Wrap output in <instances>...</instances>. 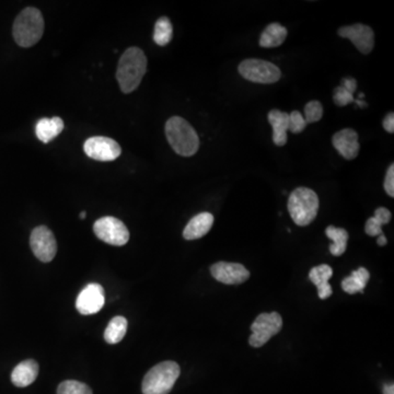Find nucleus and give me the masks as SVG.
<instances>
[{"instance_id": "19", "label": "nucleus", "mask_w": 394, "mask_h": 394, "mask_svg": "<svg viewBox=\"0 0 394 394\" xmlns=\"http://www.w3.org/2000/svg\"><path fill=\"white\" fill-rule=\"evenodd\" d=\"M64 121L58 116L43 117L37 122L35 134L42 143L47 144L64 131Z\"/></svg>"}, {"instance_id": "20", "label": "nucleus", "mask_w": 394, "mask_h": 394, "mask_svg": "<svg viewBox=\"0 0 394 394\" xmlns=\"http://www.w3.org/2000/svg\"><path fill=\"white\" fill-rule=\"evenodd\" d=\"M287 37V29L279 23H271L262 32L260 37V46L264 49L281 46Z\"/></svg>"}, {"instance_id": "26", "label": "nucleus", "mask_w": 394, "mask_h": 394, "mask_svg": "<svg viewBox=\"0 0 394 394\" xmlns=\"http://www.w3.org/2000/svg\"><path fill=\"white\" fill-rule=\"evenodd\" d=\"M323 116V106L319 101H310L305 106V120L308 123L320 121Z\"/></svg>"}, {"instance_id": "5", "label": "nucleus", "mask_w": 394, "mask_h": 394, "mask_svg": "<svg viewBox=\"0 0 394 394\" xmlns=\"http://www.w3.org/2000/svg\"><path fill=\"white\" fill-rule=\"evenodd\" d=\"M180 366L174 362L155 364L146 374L141 384L144 394H167L180 377Z\"/></svg>"}, {"instance_id": "32", "label": "nucleus", "mask_w": 394, "mask_h": 394, "mask_svg": "<svg viewBox=\"0 0 394 394\" xmlns=\"http://www.w3.org/2000/svg\"><path fill=\"white\" fill-rule=\"evenodd\" d=\"M342 88H344L346 91L350 92V94H354L357 89V82L354 78H344L342 80V84H341Z\"/></svg>"}, {"instance_id": "8", "label": "nucleus", "mask_w": 394, "mask_h": 394, "mask_svg": "<svg viewBox=\"0 0 394 394\" xmlns=\"http://www.w3.org/2000/svg\"><path fill=\"white\" fill-rule=\"evenodd\" d=\"M94 231L99 239L111 246H124L129 240L127 227L115 217H102L96 220L94 222Z\"/></svg>"}, {"instance_id": "16", "label": "nucleus", "mask_w": 394, "mask_h": 394, "mask_svg": "<svg viewBox=\"0 0 394 394\" xmlns=\"http://www.w3.org/2000/svg\"><path fill=\"white\" fill-rule=\"evenodd\" d=\"M39 376V364L35 360H27L15 366L11 374V381L15 387L25 388L37 380Z\"/></svg>"}, {"instance_id": "25", "label": "nucleus", "mask_w": 394, "mask_h": 394, "mask_svg": "<svg viewBox=\"0 0 394 394\" xmlns=\"http://www.w3.org/2000/svg\"><path fill=\"white\" fill-rule=\"evenodd\" d=\"M57 394H92V390L82 382L67 380L59 384Z\"/></svg>"}, {"instance_id": "9", "label": "nucleus", "mask_w": 394, "mask_h": 394, "mask_svg": "<svg viewBox=\"0 0 394 394\" xmlns=\"http://www.w3.org/2000/svg\"><path fill=\"white\" fill-rule=\"evenodd\" d=\"M84 151L89 158L103 163L116 160L122 153L121 146L112 138L103 136H94L87 139Z\"/></svg>"}, {"instance_id": "21", "label": "nucleus", "mask_w": 394, "mask_h": 394, "mask_svg": "<svg viewBox=\"0 0 394 394\" xmlns=\"http://www.w3.org/2000/svg\"><path fill=\"white\" fill-rule=\"evenodd\" d=\"M370 279V274L364 267H360L357 271L352 272V275L345 277L342 281V288L345 293L354 295L364 293V287Z\"/></svg>"}, {"instance_id": "28", "label": "nucleus", "mask_w": 394, "mask_h": 394, "mask_svg": "<svg viewBox=\"0 0 394 394\" xmlns=\"http://www.w3.org/2000/svg\"><path fill=\"white\" fill-rule=\"evenodd\" d=\"M333 100H334V103L338 106H345L348 104L352 103L354 102L355 98L354 94H350V92L346 91L342 87H338L335 88L334 94H333Z\"/></svg>"}, {"instance_id": "2", "label": "nucleus", "mask_w": 394, "mask_h": 394, "mask_svg": "<svg viewBox=\"0 0 394 394\" xmlns=\"http://www.w3.org/2000/svg\"><path fill=\"white\" fill-rule=\"evenodd\" d=\"M165 136L173 151L183 157L195 155L200 148V138L189 122L172 116L165 124Z\"/></svg>"}, {"instance_id": "15", "label": "nucleus", "mask_w": 394, "mask_h": 394, "mask_svg": "<svg viewBox=\"0 0 394 394\" xmlns=\"http://www.w3.org/2000/svg\"><path fill=\"white\" fill-rule=\"evenodd\" d=\"M214 224V216L210 212H201L193 217L183 231V236L186 240L200 239L206 236Z\"/></svg>"}, {"instance_id": "34", "label": "nucleus", "mask_w": 394, "mask_h": 394, "mask_svg": "<svg viewBox=\"0 0 394 394\" xmlns=\"http://www.w3.org/2000/svg\"><path fill=\"white\" fill-rule=\"evenodd\" d=\"M383 394H394V386L391 384H384Z\"/></svg>"}, {"instance_id": "24", "label": "nucleus", "mask_w": 394, "mask_h": 394, "mask_svg": "<svg viewBox=\"0 0 394 394\" xmlns=\"http://www.w3.org/2000/svg\"><path fill=\"white\" fill-rule=\"evenodd\" d=\"M173 27L169 18L163 17L157 20L153 31V41L159 46H165L172 39Z\"/></svg>"}, {"instance_id": "12", "label": "nucleus", "mask_w": 394, "mask_h": 394, "mask_svg": "<svg viewBox=\"0 0 394 394\" xmlns=\"http://www.w3.org/2000/svg\"><path fill=\"white\" fill-rule=\"evenodd\" d=\"M338 35L352 41V44L362 54H369L374 49V34L371 27L362 23H355L348 27H341Z\"/></svg>"}, {"instance_id": "33", "label": "nucleus", "mask_w": 394, "mask_h": 394, "mask_svg": "<svg viewBox=\"0 0 394 394\" xmlns=\"http://www.w3.org/2000/svg\"><path fill=\"white\" fill-rule=\"evenodd\" d=\"M383 128L388 133H394V114L390 113L383 120Z\"/></svg>"}, {"instance_id": "23", "label": "nucleus", "mask_w": 394, "mask_h": 394, "mask_svg": "<svg viewBox=\"0 0 394 394\" xmlns=\"http://www.w3.org/2000/svg\"><path fill=\"white\" fill-rule=\"evenodd\" d=\"M127 332V320L124 317H115L106 326L104 340L108 344H117L121 342Z\"/></svg>"}, {"instance_id": "18", "label": "nucleus", "mask_w": 394, "mask_h": 394, "mask_svg": "<svg viewBox=\"0 0 394 394\" xmlns=\"http://www.w3.org/2000/svg\"><path fill=\"white\" fill-rule=\"evenodd\" d=\"M269 122L273 127V141L276 146H285L287 144L289 114L274 108L269 113Z\"/></svg>"}, {"instance_id": "35", "label": "nucleus", "mask_w": 394, "mask_h": 394, "mask_svg": "<svg viewBox=\"0 0 394 394\" xmlns=\"http://www.w3.org/2000/svg\"><path fill=\"white\" fill-rule=\"evenodd\" d=\"M377 242L380 246H386V244H387V238H386V236H384V234H381V236H378Z\"/></svg>"}, {"instance_id": "36", "label": "nucleus", "mask_w": 394, "mask_h": 394, "mask_svg": "<svg viewBox=\"0 0 394 394\" xmlns=\"http://www.w3.org/2000/svg\"><path fill=\"white\" fill-rule=\"evenodd\" d=\"M354 102L355 103H357L358 106H360V108H364V106H367V104L364 103V102H362V100H360V99H355Z\"/></svg>"}, {"instance_id": "4", "label": "nucleus", "mask_w": 394, "mask_h": 394, "mask_svg": "<svg viewBox=\"0 0 394 394\" xmlns=\"http://www.w3.org/2000/svg\"><path fill=\"white\" fill-rule=\"evenodd\" d=\"M319 197L308 187H298L289 196L288 212L297 226L310 224L318 215Z\"/></svg>"}, {"instance_id": "31", "label": "nucleus", "mask_w": 394, "mask_h": 394, "mask_svg": "<svg viewBox=\"0 0 394 394\" xmlns=\"http://www.w3.org/2000/svg\"><path fill=\"white\" fill-rule=\"evenodd\" d=\"M374 218L383 226V224H389L390 220H391V212L384 207H379L374 212Z\"/></svg>"}, {"instance_id": "11", "label": "nucleus", "mask_w": 394, "mask_h": 394, "mask_svg": "<svg viewBox=\"0 0 394 394\" xmlns=\"http://www.w3.org/2000/svg\"><path fill=\"white\" fill-rule=\"evenodd\" d=\"M104 303L106 295L103 287L99 284H89L79 293L76 308L82 314H94L103 308Z\"/></svg>"}, {"instance_id": "1", "label": "nucleus", "mask_w": 394, "mask_h": 394, "mask_svg": "<svg viewBox=\"0 0 394 394\" xmlns=\"http://www.w3.org/2000/svg\"><path fill=\"white\" fill-rule=\"evenodd\" d=\"M147 72V57L139 47L126 49L118 62L116 79L124 94L135 91Z\"/></svg>"}, {"instance_id": "7", "label": "nucleus", "mask_w": 394, "mask_h": 394, "mask_svg": "<svg viewBox=\"0 0 394 394\" xmlns=\"http://www.w3.org/2000/svg\"><path fill=\"white\" fill-rule=\"evenodd\" d=\"M283 328V319L277 312L262 313L251 325L252 335L249 344L252 348H262L271 340L272 336L279 334Z\"/></svg>"}, {"instance_id": "37", "label": "nucleus", "mask_w": 394, "mask_h": 394, "mask_svg": "<svg viewBox=\"0 0 394 394\" xmlns=\"http://www.w3.org/2000/svg\"><path fill=\"white\" fill-rule=\"evenodd\" d=\"M86 215L87 212H82V214H80V220H84V218H86Z\"/></svg>"}, {"instance_id": "10", "label": "nucleus", "mask_w": 394, "mask_h": 394, "mask_svg": "<svg viewBox=\"0 0 394 394\" xmlns=\"http://www.w3.org/2000/svg\"><path fill=\"white\" fill-rule=\"evenodd\" d=\"M30 246L37 259L49 263L57 253V242L54 234L45 226H39L30 236Z\"/></svg>"}, {"instance_id": "27", "label": "nucleus", "mask_w": 394, "mask_h": 394, "mask_svg": "<svg viewBox=\"0 0 394 394\" xmlns=\"http://www.w3.org/2000/svg\"><path fill=\"white\" fill-rule=\"evenodd\" d=\"M305 127H307V122L300 112L293 111L289 114L288 131L293 134H299L305 131Z\"/></svg>"}, {"instance_id": "29", "label": "nucleus", "mask_w": 394, "mask_h": 394, "mask_svg": "<svg viewBox=\"0 0 394 394\" xmlns=\"http://www.w3.org/2000/svg\"><path fill=\"white\" fill-rule=\"evenodd\" d=\"M382 224L378 222L374 217H371L366 222V226H364V231L368 236H379L383 234V231L381 229Z\"/></svg>"}, {"instance_id": "22", "label": "nucleus", "mask_w": 394, "mask_h": 394, "mask_svg": "<svg viewBox=\"0 0 394 394\" xmlns=\"http://www.w3.org/2000/svg\"><path fill=\"white\" fill-rule=\"evenodd\" d=\"M325 234L333 241L330 246L331 254L334 256L342 255L348 248V232L343 228L329 226L325 230Z\"/></svg>"}, {"instance_id": "30", "label": "nucleus", "mask_w": 394, "mask_h": 394, "mask_svg": "<svg viewBox=\"0 0 394 394\" xmlns=\"http://www.w3.org/2000/svg\"><path fill=\"white\" fill-rule=\"evenodd\" d=\"M384 190L389 196H394V165H391L388 169L386 180H384Z\"/></svg>"}, {"instance_id": "3", "label": "nucleus", "mask_w": 394, "mask_h": 394, "mask_svg": "<svg viewBox=\"0 0 394 394\" xmlns=\"http://www.w3.org/2000/svg\"><path fill=\"white\" fill-rule=\"evenodd\" d=\"M44 19L37 8L27 7L15 18L13 34L21 47H31L39 42L44 33Z\"/></svg>"}, {"instance_id": "6", "label": "nucleus", "mask_w": 394, "mask_h": 394, "mask_svg": "<svg viewBox=\"0 0 394 394\" xmlns=\"http://www.w3.org/2000/svg\"><path fill=\"white\" fill-rule=\"evenodd\" d=\"M239 72L244 79L256 84H275L281 77L279 67L262 59H246L239 65Z\"/></svg>"}, {"instance_id": "17", "label": "nucleus", "mask_w": 394, "mask_h": 394, "mask_svg": "<svg viewBox=\"0 0 394 394\" xmlns=\"http://www.w3.org/2000/svg\"><path fill=\"white\" fill-rule=\"evenodd\" d=\"M332 267L326 265V264L315 266V267L311 269L310 273H309V279L317 286L319 298L328 299L332 296V287L329 284V279L332 277Z\"/></svg>"}, {"instance_id": "13", "label": "nucleus", "mask_w": 394, "mask_h": 394, "mask_svg": "<svg viewBox=\"0 0 394 394\" xmlns=\"http://www.w3.org/2000/svg\"><path fill=\"white\" fill-rule=\"evenodd\" d=\"M210 273L216 281L224 285H238L250 279V272L239 263L218 262L210 267Z\"/></svg>"}, {"instance_id": "14", "label": "nucleus", "mask_w": 394, "mask_h": 394, "mask_svg": "<svg viewBox=\"0 0 394 394\" xmlns=\"http://www.w3.org/2000/svg\"><path fill=\"white\" fill-rule=\"evenodd\" d=\"M332 141L335 149L348 160H352L360 153L358 134L352 128H344L342 131L335 133Z\"/></svg>"}]
</instances>
